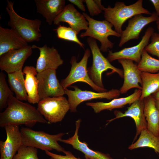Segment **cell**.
<instances>
[{"instance_id": "7", "label": "cell", "mask_w": 159, "mask_h": 159, "mask_svg": "<svg viewBox=\"0 0 159 159\" xmlns=\"http://www.w3.org/2000/svg\"><path fill=\"white\" fill-rule=\"evenodd\" d=\"M90 55L91 51L87 48L80 62H77L75 56L72 57L70 62L71 67L69 73L67 77L62 80L60 82L64 89L76 82H82L88 84L93 90L98 92L107 91L106 89L100 88L96 85L89 76L87 65L88 59Z\"/></svg>"}, {"instance_id": "30", "label": "cell", "mask_w": 159, "mask_h": 159, "mask_svg": "<svg viewBox=\"0 0 159 159\" xmlns=\"http://www.w3.org/2000/svg\"><path fill=\"white\" fill-rule=\"evenodd\" d=\"M13 93L9 87L5 76L2 72H0V110L7 107L9 97Z\"/></svg>"}, {"instance_id": "27", "label": "cell", "mask_w": 159, "mask_h": 159, "mask_svg": "<svg viewBox=\"0 0 159 159\" xmlns=\"http://www.w3.org/2000/svg\"><path fill=\"white\" fill-rule=\"evenodd\" d=\"M144 147L153 148L156 153L159 154V138L147 129L142 131L138 140L130 145L128 148L132 150Z\"/></svg>"}, {"instance_id": "1", "label": "cell", "mask_w": 159, "mask_h": 159, "mask_svg": "<svg viewBox=\"0 0 159 159\" xmlns=\"http://www.w3.org/2000/svg\"><path fill=\"white\" fill-rule=\"evenodd\" d=\"M48 123L38 110L30 104L22 102L13 95L10 96L7 106L0 113V126L24 125L32 127L37 123Z\"/></svg>"}, {"instance_id": "12", "label": "cell", "mask_w": 159, "mask_h": 159, "mask_svg": "<svg viewBox=\"0 0 159 159\" xmlns=\"http://www.w3.org/2000/svg\"><path fill=\"white\" fill-rule=\"evenodd\" d=\"M154 32V29L151 27H149L147 29L141 40L137 45L125 48L115 52L109 50L107 59L110 62L116 60L125 59L134 61L138 63L141 60L142 53L148 44L150 39Z\"/></svg>"}, {"instance_id": "26", "label": "cell", "mask_w": 159, "mask_h": 159, "mask_svg": "<svg viewBox=\"0 0 159 159\" xmlns=\"http://www.w3.org/2000/svg\"><path fill=\"white\" fill-rule=\"evenodd\" d=\"M142 100L159 90V72L156 73L141 72Z\"/></svg>"}, {"instance_id": "14", "label": "cell", "mask_w": 159, "mask_h": 159, "mask_svg": "<svg viewBox=\"0 0 159 159\" xmlns=\"http://www.w3.org/2000/svg\"><path fill=\"white\" fill-rule=\"evenodd\" d=\"M158 17L156 12H153L148 17H145L142 14H139L129 19L127 26L122 31L121 34L119 47H121L130 40L138 39L143 29L149 23L156 21Z\"/></svg>"}, {"instance_id": "4", "label": "cell", "mask_w": 159, "mask_h": 159, "mask_svg": "<svg viewBox=\"0 0 159 159\" xmlns=\"http://www.w3.org/2000/svg\"><path fill=\"white\" fill-rule=\"evenodd\" d=\"M23 145L45 151L55 150L63 153L66 150L58 143L66 133L61 132L51 135L42 131L33 130L28 127L20 129Z\"/></svg>"}, {"instance_id": "33", "label": "cell", "mask_w": 159, "mask_h": 159, "mask_svg": "<svg viewBox=\"0 0 159 159\" xmlns=\"http://www.w3.org/2000/svg\"><path fill=\"white\" fill-rule=\"evenodd\" d=\"M88 12L92 16L97 15L103 10L104 6L100 0H85Z\"/></svg>"}, {"instance_id": "29", "label": "cell", "mask_w": 159, "mask_h": 159, "mask_svg": "<svg viewBox=\"0 0 159 159\" xmlns=\"http://www.w3.org/2000/svg\"><path fill=\"white\" fill-rule=\"evenodd\" d=\"M56 31L58 38L74 42L83 48H84V44L79 39L77 33L70 27L60 25L56 29Z\"/></svg>"}, {"instance_id": "5", "label": "cell", "mask_w": 159, "mask_h": 159, "mask_svg": "<svg viewBox=\"0 0 159 159\" xmlns=\"http://www.w3.org/2000/svg\"><path fill=\"white\" fill-rule=\"evenodd\" d=\"M92 56V66L87 69L89 76L93 82L97 86L104 88L102 78V73L108 69H110L113 72L118 74L123 78V72L122 69L117 68L112 65L102 54L96 39L91 37L87 39Z\"/></svg>"}, {"instance_id": "34", "label": "cell", "mask_w": 159, "mask_h": 159, "mask_svg": "<svg viewBox=\"0 0 159 159\" xmlns=\"http://www.w3.org/2000/svg\"><path fill=\"white\" fill-rule=\"evenodd\" d=\"M46 154L54 159H81L75 157L70 151L65 150L64 155H59L52 153L50 151H45Z\"/></svg>"}, {"instance_id": "37", "label": "cell", "mask_w": 159, "mask_h": 159, "mask_svg": "<svg viewBox=\"0 0 159 159\" xmlns=\"http://www.w3.org/2000/svg\"><path fill=\"white\" fill-rule=\"evenodd\" d=\"M152 95L156 101H159V90L153 94Z\"/></svg>"}, {"instance_id": "36", "label": "cell", "mask_w": 159, "mask_h": 159, "mask_svg": "<svg viewBox=\"0 0 159 159\" xmlns=\"http://www.w3.org/2000/svg\"><path fill=\"white\" fill-rule=\"evenodd\" d=\"M150 1L154 6L155 12L158 16L159 17V0H151Z\"/></svg>"}, {"instance_id": "28", "label": "cell", "mask_w": 159, "mask_h": 159, "mask_svg": "<svg viewBox=\"0 0 159 159\" xmlns=\"http://www.w3.org/2000/svg\"><path fill=\"white\" fill-rule=\"evenodd\" d=\"M137 66L141 72L155 73L159 71V60L152 57L144 49Z\"/></svg>"}, {"instance_id": "3", "label": "cell", "mask_w": 159, "mask_h": 159, "mask_svg": "<svg viewBox=\"0 0 159 159\" xmlns=\"http://www.w3.org/2000/svg\"><path fill=\"white\" fill-rule=\"evenodd\" d=\"M143 0H138L135 3L126 5L122 2H117L113 8L108 6L104 7V16L105 20L114 26L115 30L121 34L123 24L128 19L138 14H142L151 15L148 10L143 6Z\"/></svg>"}, {"instance_id": "17", "label": "cell", "mask_w": 159, "mask_h": 159, "mask_svg": "<svg viewBox=\"0 0 159 159\" xmlns=\"http://www.w3.org/2000/svg\"><path fill=\"white\" fill-rule=\"evenodd\" d=\"M61 22L68 23L77 34L82 30H86L88 27V22L83 14L78 11L71 4L66 5L63 11L55 19L53 24L57 25Z\"/></svg>"}, {"instance_id": "21", "label": "cell", "mask_w": 159, "mask_h": 159, "mask_svg": "<svg viewBox=\"0 0 159 159\" xmlns=\"http://www.w3.org/2000/svg\"><path fill=\"white\" fill-rule=\"evenodd\" d=\"M28 45V43L14 31L0 26V56L10 50Z\"/></svg>"}, {"instance_id": "24", "label": "cell", "mask_w": 159, "mask_h": 159, "mask_svg": "<svg viewBox=\"0 0 159 159\" xmlns=\"http://www.w3.org/2000/svg\"><path fill=\"white\" fill-rule=\"evenodd\" d=\"M25 75V85L28 95L27 101L30 103H38L40 101L38 94V82L36 68L26 66L23 70Z\"/></svg>"}, {"instance_id": "32", "label": "cell", "mask_w": 159, "mask_h": 159, "mask_svg": "<svg viewBox=\"0 0 159 159\" xmlns=\"http://www.w3.org/2000/svg\"><path fill=\"white\" fill-rule=\"evenodd\" d=\"M151 42L145 48L148 53L157 56L159 59V33L154 32L151 37Z\"/></svg>"}, {"instance_id": "15", "label": "cell", "mask_w": 159, "mask_h": 159, "mask_svg": "<svg viewBox=\"0 0 159 159\" xmlns=\"http://www.w3.org/2000/svg\"><path fill=\"white\" fill-rule=\"evenodd\" d=\"M7 138L0 141V159H13L20 148L23 145L19 126L9 125L4 127Z\"/></svg>"}, {"instance_id": "11", "label": "cell", "mask_w": 159, "mask_h": 159, "mask_svg": "<svg viewBox=\"0 0 159 159\" xmlns=\"http://www.w3.org/2000/svg\"><path fill=\"white\" fill-rule=\"evenodd\" d=\"M32 46L10 50L0 56V69L7 74L22 70L24 64L32 54Z\"/></svg>"}, {"instance_id": "23", "label": "cell", "mask_w": 159, "mask_h": 159, "mask_svg": "<svg viewBox=\"0 0 159 159\" xmlns=\"http://www.w3.org/2000/svg\"><path fill=\"white\" fill-rule=\"evenodd\" d=\"M144 113L147 122V129L155 135L159 136V110L152 95L143 99Z\"/></svg>"}, {"instance_id": "20", "label": "cell", "mask_w": 159, "mask_h": 159, "mask_svg": "<svg viewBox=\"0 0 159 159\" xmlns=\"http://www.w3.org/2000/svg\"><path fill=\"white\" fill-rule=\"evenodd\" d=\"M37 12L51 25L66 6L64 0H35Z\"/></svg>"}, {"instance_id": "6", "label": "cell", "mask_w": 159, "mask_h": 159, "mask_svg": "<svg viewBox=\"0 0 159 159\" xmlns=\"http://www.w3.org/2000/svg\"><path fill=\"white\" fill-rule=\"evenodd\" d=\"M82 14L88 22V27L85 32L80 34V37L82 38L89 37L99 40L101 44L100 49L102 52H107L109 49L112 48L114 43L108 37L110 36L121 37L120 34L112 29L113 25L106 20H96L86 13L83 12Z\"/></svg>"}, {"instance_id": "42", "label": "cell", "mask_w": 159, "mask_h": 159, "mask_svg": "<svg viewBox=\"0 0 159 159\" xmlns=\"http://www.w3.org/2000/svg\"><path fill=\"white\" fill-rule=\"evenodd\" d=\"M158 138H159V136H158Z\"/></svg>"}, {"instance_id": "13", "label": "cell", "mask_w": 159, "mask_h": 159, "mask_svg": "<svg viewBox=\"0 0 159 159\" xmlns=\"http://www.w3.org/2000/svg\"><path fill=\"white\" fill-rule=\"evenodd\" d=\"M144 104L143 100L140 98L132 103L127 107L124 112L118 110H115L114 114L115 117L107 121L108 124L112 121L116 119L125 117H129L134 120L136 127V133L132 143H133L142 131L147 129V124L144 113Z\"/></svg>"}, {"instance_id": "39", "label": "cell", "mask_w": 159, "mask_h": 159, "mask_svg": "<svg viewBox=\"0 0 159 159\" xmlns=\"http://www.w3.org/2000/svg\"><path fill=\"white\" fill-rule=\"evenodd\" d=\"M155 103L157 108L159 110V101H156L155 100Z\"/></svg>"}, {"instance_id": "19", "label": "cell", "mask_w": 159, "mask_h": 159, "mask_svg": "<svg viewBox=\"0 0 159 159\" xmlns=\"http://www.w3.org/2000/svg\"><path fill=\"white\" fill-rule=\"evenodd\" d=\"M81 122L80 119L76 121V129L73 136L67 139H62L60 141L70 145L74 149L82 153L85 159H113L109 154L92 150L88 147L86 142H82L80 140L78 133Z\"/></svg>"}, {"instance_id": "25", "label": "cell", "mask_w": 159, "mask_h": 159, "mask_svg": "<svg viewBox=\"0 0 159 159\" xmlns=\"http://www.w3.org/2000/svg\"><path fill=\"white\" fill-rule=\"evenodd\" d=\"M7 74L9 85L15 93L16 98L21 101H27L28 95L22 70Z\"/></svg>"}, {"instance_id": "10", "label": "cell", "mask_w": 159, "mask_h": 159, "mask_svg": "<svg viewBox=\"0 0 159 159\" xmlns=\"http://www.w3.org/2000/svg\"><path fill=\"white\" fill-rule=\"evenodd\" d=\"M56 69H49L37 73L38 94L40 100L49 97L63 96L64 88L57 78Z\"/></svg>"}, {"instance_id": "18", "label": "cell", "mask_w": 159, "mask_h": 159, "mask_svg": "<svg viewBox=\"0 0 159 159\" xmlns=\"http://www.w3.org/2000/svg\"><path fill=\"white\" fill-rule=\"evenodd\" d=\"M118 61L122 67L124 74L123 83L119 90L120 94H125L133 88L142 90V87L139 85L142 84L141 72L137 65L129 59H120Z\"/></svg>"}, {"instance_id": "22", "label": "cell", "mask_w": 159, "mask_h": 159, "mask_svg": "<svg viewBox=\"0 0 159 159\" xmlns=\"http://www.w3.org/2000/svg\"><path fill=\"white\" fill-rule=\"evenodd\" d=\"M141 92V90L137 89L133 93L126 97L115 98L108 102H87L86 105L91 107L96 113L105 110H111L114 109L122 108L127 104L131 105L140 98Z\"/></svg>"}, {"instance_id": "2", "label": "cell", "mask_w": 159, "mask_h": 159, "mask_svg": "<svg viewBox=\"0 0 159 159\" xmlns=\"http://www.w3.org/2000/svg\"><path fill=\"white\" fill-rule=\"evenodd\" d=\"M14 2L7 1L6 10L9 19L8 25L27 42H38L42 37L40 27L42 21L38 19H30L23 17L15 11Z\"/></svg>"}, {"instance_id": "16", "label": "cell", "mask_w": 159, "mask_h": 159, "mask_svg": "<svg viewBox=\"0 0 159 159\" xmlns=\"http://www.w3.org/2000/svg\"><path fill=\"white\" fill-rule=\"evenodd\" d=\"M32 47L33 49L37 48L40 51L36 67L37 73L49 69H56L63 64V60L54 47H50L45 44L42 47L33 45Z\"/></svg>"}, {"instance_id": "8", "label": "cell", "mask_w": 159, "mask_h": 159, "mask_svg": "<svg viewBox=\"0 0 159 159\" xmlns=\"http://www.w3.org/2000/svg\"><path fill=\"white\" fill-rule=\"evenodd\" d=\"M38 104V110L50 123L61 122L70 109L68 100L63 96L48 97Z\"/></svg>"}, {"instance_id": "38", "label": "cell", "mask_w": 159, "mask_h": 159, "mask_svg": "<svg viewBox=\"0 0 159 159\" xmlns=\"http://www.w3.org/2000/svg\"><path fill=\"white\" fill-rule=\"evenodd\" d=\"M156 21V24L157 25V27L159 33V17H158V18Z\"/></svg>"}, {"instance_id": "9", "label": "cell", "mask_w": 159, "mask_h": 159, "mask_svg": "<svg viewBox=\"0 0 159 159\" xmlns=\"http://www.w3.org/2000/svg\"><path fill=\"white\" fill-rule=\"evenodd\" d=\"M74 90L64 89L65 94L68 97V101L71 112H77V108L82 102L94 99H106L111 100L117 98L120 93L119 90L112 89L107 92H95L90 91L83 90L76 86H72Z\"/></svg>"}, {"instance_id": "41", "label": "cell", "mask_w": 159, "mask_h": 159, "mask_svg": "<svg viewBox=\"0 0 159 159\" xmlns=\"http://www.w3.org/2000/svg\"><path fill=\"white\" fill-rule=\"evenodd\" d=\"M124 159H127L125 157L124 158Z\"/></svg>"}, {"instance_id": "40", "label": "cell", "mask_w": 159, "mask_h": 159, "mask_svg": "<svg viewBox=\"0 0 159 159\" xmlns=\"http://www.w3.org/2000/svg\"><path fill=\"white\" fill-rule=\"evenodd\" d=\"M50 159H54L53 158H52L51 157V158H50Z\"/></svg>"}, {"instance_id": "35", "label": "cell", "mask_w": 159, "mask_h": 159, "mask_svg": "<svg viewBox=\"0 0 159 159\" xmlns=\"http://www.w3.org/2000/svg\"><path fill=\"white\" fill-rule=\"evenodd\" d=\"M71 3L76 5L79 9L82 11H85L86 9L85 5L83 2H85V0H68Z\"/></svg>"}, {"instance_id": "31", "label": "cell", "mask_w": 159, "mask_h": 159, "mask_svg": "<svg viewBox=\"0 0 159 159\" xmlns=\"http://www.w3.org/2000/svg\"><path fill=\"white\" fill-rule=\"evenodd\" d=\"M13 159H39L37 156V148L23 145Z\"/></svg>"}]
</instances>
